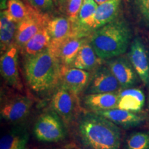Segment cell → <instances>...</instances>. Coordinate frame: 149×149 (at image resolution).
I'll list each match as a JSON object with an SVG mask.
<instances>
[{"label": "cell", "instance_id": "obj_13", "mask_svg": "<svg viewBox=\"0 0 149 149\" xmlns=\"http://www.w3.org/2000/svg\"><path fill=\"white\" fill-rule=\"evenodd\" d=\"M90 79V73L87 70L61 65V85L64 86L77 95L88 86Z\"/></svg>", "mask_w": 149, "mask_h": 149}, {"label": "cell", "instance_id": "obj_14", "mask_svg": "<svg viewBox=\"0 0 149 149\" xmlns=\"http://www.w3.org/2000/svg\"><path fill=\"white\" fill-rule=\"evenodd\" d=\"M111 121L117 126L124 128H129L139 126L144 120V117L133 112L120 109H115L104 111L94 112Z\"/></svg>", "mask_w": 149, "mask_h": 149}, {"label": "cell", "instance_id": "obj_20", "mask_svg": "<svg viewBox=\"0 0 149 149\" xmlns=\"http://www.w3.org/2000/svg\"><path fill=\"white\" fill-rule=\"evenodd\" d=\"M29 137V133L24 127L13 128L1 137L0 149H25Z\"/></svg>", "mask_w": 149, "mask_h": 149}, {"label": "cell", "instance_id": "obj_25", "mask_svg": "<svg viewBox=\"0 0 149 149\" xmlns=\"http://www.w3.org/2000/svg\"><path fill=\"white\" fill-rule=\"evenodd\" d=\"M135 10L146 26H149V0H133Z\"/></svg>", "mask_w": 149, "mask_h": 149}, {"label": "cell", "instance_id": "obj_12", "mask_svg": "<svg viewBox=\"0 0 149 149\" xmlns=\"http://www.w3.org/2000/svg\"><path fill=\"white\" fill-rule=\"evenodd\" d=\"M107 66L118 80L122 89L128 88L137 81V74L127 58L122 56L110 59Z\"/></svg>", "mask_w": 149, "mask_h": 149}, {"label": "cell", "instance_id": "obj_15", "mask_svg": "<svg viewBox=\"0 0 149 149\" xmlns=\"http://www.w3.org/2000/svg\"><path fill=\"white\" fill-rule=\"evenodd\" d=\"M84 105L93 112L104 111L118 108L119 93H97L84 97Z\"/></svg>", "mask_w": 149, "mask_h": 149}, {"label": "cell", "instance_id": "obj_9", "mask_svg": "<svg viewBox=\"0 0 149 149\" xmlns=\"http://www.w3.org/2000/svg\"><path fill=\"white\" fill-rule=\"evenodd\" d=\"M18 49L15 44L10 46L1 54L0 59L1 74L9 86L18 91H22L23 86L18 69Z\"/></svg>", "mask_w": 149, "mask_h": 149}, {"label": "cell", "instance_id": "obj_24", "mask_svg": "<svg viewBox=\"0 0 149 149\" xmlns=\"http://www.w3.org/2000/svg\"><path fill=\"white\" fill-rule=\"evenodd\" d=\"M127 149H149V133L136 132L132 133L126 140Z\"/></svg>", "mask_w": 149, "mask_h": 149}, {"label": "cell", "instance_id": "obj_29", "mask_svg": "<svg viewBox=\"0 0 149 149\" xmlns=\"http://www.w3.org/2000/svg\"><path fill=\"white\" fill-rule=\"evenodd\" d=\"M57 3H59V4H63V3H65L68 1V0H55Z\"/></svg>", "mask_w": 149, "mask_h": 149}, {"label": "cell", "instance_id": "obj_11", "mask_svg": "<svg viewBox=\"0 0 149 149\" xmlns=\"http://www.w3.org/2000/svg\"><path fill=\"white\" fill-rule=\"evenodd\" d=\"M132 66L145 85L149 84V57L144 42L139 37L132 41L128 54Z\"/></svg>", "mask_w": 149, "mask_h": 149}, {"label": "cell", "instance_id": "obj_26", "mask_svg": "<svg viewBox=\"0 0 149 149\" xmlns=\"http://www.w3.org/2000/svg\"><path fill=\"white\" fill-rule=\"evenodd\" d=\"M83 1L84 0H68L67 1V18L72 24H75L78 21V17Z\"/></svg>", "mask_w": 149, "mask_h": 149}, {"label": "cell", "instance_id": "obj_18", "mask_svg": "<svg viewBox=\"0 0 149 149\" xmlns=\"http://www.w3.org/2000/svg\"><path fill=\"white\" fill-rule=\"evenodd\" d=\"M86 37L72 35L61 44L57 53V58L61 65L71 66L77 57L80 48L86 42Z\"/></svg>", "mask_w": 149, "mask_h": 149}, {"label": "cell", "instance_id": "obj_17", "mask_svg": "<svg viewBox=\"0 0 149 149\" xmlns=\"http://www.w3.org/2000/svg\"><path fill=\"white\" fill-rule=\"evenodd\" d=\"M144 103V94L140 89L135 88L122 89L119 93L117 109L136 113L143 109Z\"/></svg>", "mask_w": 149, "mask_h": 149}, {"label": "cell", "instance_id": "obj_28", "mask_svg": "<svg viewBox=\"0 0 149 149\" xmlns=\"http://www.w3.org/2000/svg\"><path fill=\"white\" fill-rule=\"evenodd\" d=\"M95 2L97 3L98 5H100L102 4V3L107 2V1H110V0H95Z\"/></svg>", "mask_w": 149, "mask_h": 149}, {"label": "cell", "instance_id": "obj_8", "mask_svg": "<svg viewBox=\"0 0 149 149\" xmlns=\"http://www.w3.org/2000/svg\"><path fill=\"white\" fill-rule=\"evenodd\" d=\"M122 90L120 84L109 67L101 66L97 68L91 77L86 93V95L108 93H120Z\"/></svg>", "mask_w": 149, "mask_h": 149}, {"label": "cell", "instance_id": "obj_19", "mask_svg": "<svg viewBox=\"0 0 149 149\" xmlns=\"http://www.w3.org/2000/svg\"><path fill=\"white\" fill-rule=\"evenodd\" d=\"M102 59L97 55L95 51L86 41L80 48L77 57L70 66L84 70H91L98 68Z\"/></svg>", "mask_w": 149, "mask_h": 149}, {"label": "cell", "instance_id": "obj_6", "mask_svg": "<svg viewBox=\"0 0 149 149\" xmlns=\"http://www.w3.org/2000/svg\"><path fill=\"white\" fill-rule=\"evenodd\" d=\"M33 101L29 97L15 95L1 101V117L12 123H19L29 115Z\"/></svg>", "mask_w": 149, "mask_h": 149}, {"label": "cell", "instance_id": "obj_5", "mask_svg": "<svg viewBox=\"0 0 149 149\" xmlns=\"http://www.w3.org/2000/svg\"><path fill=\"white\" fill-rule=\"evenodd\" d=\"M51 107L61 120L69 123L79 113V98L77 95L61 85L52 97Z\"/></svg>", "mask_w": 149, "mask_h": 149}, {"label": "cell", "instance_id": "obj_10", "mask_svg": "<svg viewBox=\"0 0 149 149\" xmlns=\"http://www.w3.org/2000/svg\"><path fill=\"white\" fill-rule=\"evenodd\" d=\"M46 29L51 37L48 49L57 57L61 44L71 35H75L73 32V24L68 18L57 17L48 20Z\"/></svg>", "mask_w": 149, "mask_h": 149}, {"label": "cell", "instance_id": "obj_23", "mask_svg": "<svg viewBox=\"0 0 149 149\" xmlns=\"http://www.w3.org/2000/svg\"><path fill=\"white\" fill-rule=\"evenodd\" d=\"M33 9L31 6L26 5L21 0H8L5 11L10 20L19 24L29 17Z\"/></svg>", "mask_w": 149, "mask_h": 149}, {"label": "cell", "instance_id": "obj_7", "mask_svg": "<svg viewBox=\"0 0 149 149\" xmlns=\"http://www.w3.org/2000/svg\"><path fill=\"white\" fill-rule=\"evenodd\" d=\"M49 19L47 14L33 8L29 17L17 24L15 44L19 48H23L41 29L46 26Z\"/></svg>", "mask_w": 149, "mask_h": 149}, {"label": "cell", "instance_id": "obj_4", "mask_svg": "<svg viewBox=\"0 0 149 149\" xmlns=\"http://www.w3.org/2000/svg\"><path fill=\"white\" fill-rule=\"evenodd\" d=\"M33 133L39 141L56 142L66 137L61 118L55 112L42 114L35 123Z\"/></svg>", "mask_w": 149, "mask_h": 149}, {"label": "cell", "instance_id": "obj_27", "mask_svg": "<svg viewBox=\"0 0 149 149\" xmlns=\"http://www.w3.org/2000/svg\"><path fill=\"white\" fill-rule=\"evenodd\" d=\"M30 6L39 12L46 13L53 10V0H27Z\"/></svg>", "mask_w": 149, "mask_h": 149}, {"label": "cell", "instance_id": "obj_22", "mask_svg": "<svg viewBox=\"0 0 149 149\" xmlns=\"http://www.w3.org/2000/svg\"><path fill=\"white\" fill-rule=\"evenodd\" d=\"M51 42V37L46 26L43 27L21 48L22 53L26 58L32 57L48 48Z\"/></svg>", "mask_w": 149, "mask_h": 149}, {"label": "cell", "instance_id": "obj_3", "mask_svg": "<svg viewBox=\"0 0 149 149\" xmlns=\"http://www.w3.org/2000/svg\"><path fill=\"white\" fill-rule=\"evenodd\" d=\"M61 64L48 48L26 58L24 72L28 84L33 91L51 90L60 81Z\"/></svg>", "mask_w": 149, "mask_h": 149}, {"label": "cell", "instance_id": "obj_2", "mask_svg": "<svg viewBox=\"0 0 149 149\" xmlns=\"http://www.w3.org/2000/svg\"><path fill=\"white\" fill-rule=\"evenodd\" d=\"M131 31L124 19L117 17L111 23L97 29L91 35L89 43L102 60L120 56L127 50Z\"/></svg>", "mask_w": 149, "mask_h": 149}, {"label": "cell", "instance_id": "obj_16", "mask_svg": "<svg viewBox=\"0 0 149 149\" xmlns=\"http://www.w3.org/2000/svg\"><path fill=\"white\" fill-rule=\"evenodd\" d=\"M120 6L121 0H110L98 5L94 15L93 32L116 19L118 17Z\"/></svg>", "mask_w": 149, "mask_h": 149}, {"label": "cell", "instance_id": "obj_21", "mask_svg": "<svg viewBox=\"0 0 149 149\" xmlns=\"http://www.w3.org/2000/svg\"><path fill=\"white\" fill-rule=\"evenodd\" d=\"M17 24L8 17L5 10L1 12L0 18V47L1 54L15 44Z\"/></svg>", "mask_w": 149, "mask_h": 149}, {"label": "cell", "instance_id": "obj_1", "mask_svg": "<svg viewBox=\"0 0 149 149\" xmlns=\"http://www.w3.org/2000/svg\"><path fill=\"white\" fill-rule=\"evenodd\" d=\"M78 133L81 142L88 149H120V128L94 112L86 113L81 117Z\"/></svg>", "mask_w": 149, "mask_h": 149}]
</instances>
